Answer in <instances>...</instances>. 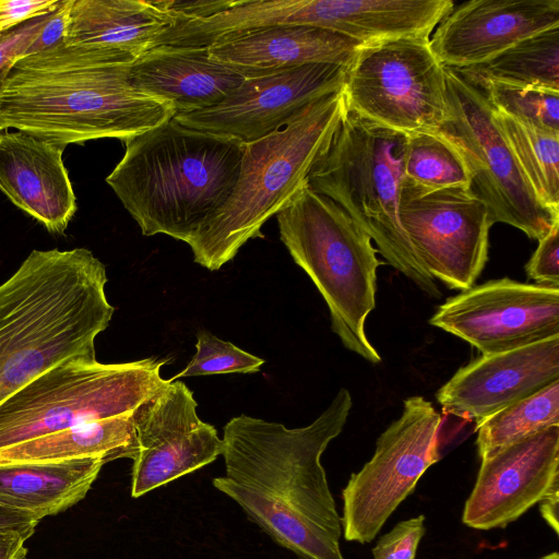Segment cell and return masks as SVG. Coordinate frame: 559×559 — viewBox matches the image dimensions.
I'll return each instance as SVG.
<instances>
[{
    "instance_id": "cell-1",
    "label": "cell",
    "mask_w": 559,
    "mask_h": 559,
    "mask_svg": "<svg viewBox=\"0 0 559 559\" xmlns=\"http://www.w3.org/2000/svg\"><path fill=\"white\" fill-rule=\"evenodd\" d=\"M352 405L342 388L306 427L288 429L243 414L224 427L225 475L213 478L214 488L299 559H345L342 516L321 456L342 432Z\"/></svg>"
},
{
    "instance_id": "cell-2",
    "label": "cell",
    "mask_w": 559,
    "mask_h": 559,
    "mask_svg": "<svg viewBox=\"0 0 559 559\" xmlns=\"http://www.w3.org/2000/svg\"><path fill=\"white\" fill-rule=\"evenodd\" d=\"M127 57L59 45L19 59L0 87V123L67 146L126 141L171 119L170 107L130 81Z\"/></svg>"
},
{
    "instance_id": "cell-3",
    "label": "cell",
    "mask_w": 559,
    "mask_h": 559,
    "mask_svg": "<svg viewBox=\"0 0 559 559\" xmlns=\"http://www.w3.org/2000/svg\"><path fill=\"white\" fill-rule=\"evenodd\" d=\"M105 264L86 248L33 250L0 284V403L74 356L96 357L115 308Z\"/></svg>"
},
{
    "instance_id": "cell-4",
    "label": "cell",
    "mask_w": 559,
    "mask_h": 559,
    "mask_svg": "<svg viewBox=\"0 0 559 559\" xmlns=\"http://www.w3.org/2000/svg\"><path fill=\"white\" fill-rule=\"evenodd\" d=\"M124 146L106 182L144 236L164 234L186 243L229 199L245 152L236 139L174 118Z\"/></svg>"
},
{
    "instance_id": "cell-5",
    "label": "cell",
    "mask_w": 559,
    "mask_h": 559,
    "mask_svg": "<svg viewBox=\"0 0 559 559\" xmlns=\"http://www.w3.org/2000/svg\"><path fill=\"white\" fill-rule=\"evenodd\" d=\"M343 87L305 106L275 132L243 144L241 170L227 202L188 242L194 262L210 271L233 260L263 224L308 181L346 112Z\"/></svg>"
},
{
    "instance_id": "cell-6",
    "label": "cell",
    "mask_w": 559,
    "mask_h": 559,
    "mask_svg": "<svg viewBox=\"0 0 559 559\" xmlns=\"http://www.w3.org/2000/svg\"><path fill=\"white\" fill-rule=\"evenodd\" d=\"M405 143V134L346 109L329 147L312 166L308 183L337 203L391 266L440 298L400 223Z\"/></svg>"
},
{
    "instance_id": "cell-7",
    "label": "cell",
    "mask_w": 559,
    "mask_h": 559,
    "mask_svg": "<svg viewBox=\"0 0 559 559\" xmlns=\"http://www.w3.org/2000/svg\"><path fill=\"white\" fill-rule=\"evenodd\" d=\"M275 216L282 242L328 305L332 331L347 349L379 364L381 357L365 332L376 307L380 264L370 237L308 181Z\"/></svg>"
},
{
    "instance_id": "cell-8",
    "label": "cell",
    "mask_w": 559,
    "mask_h": 559,
    "mask_svg": "<svg viewBox=\"0 0 559 559\" xmlns=\"http://www.w3.org/2000/svg\"><path fill=\"white\" fill-rule=\"evenodd\" d=\"M167 360L104 364L74 356L0 403V451L49 433L132 413L166 382Z\"/></svg>"
},
{
    "instance_id": "cell-9",
    "label": "cell",
    "mask_w": 559,
    "mask_h": 559,
    "mask_svg": "<svg viewBox=\"0 0 559 559\" xmlns=\"http://www.w3.org/2000/svg\"><path fill=\"white\" fill-rule=\"evenodd\" d=\"M348 110L405 135L449 121L444 66L429 38L401 37L360 45L345 69Z\"/></svg>"
},
{
    "instance_id": "cell-10",
    "label": "cell",
    "mask_w": 559,
    "mask_h": 559,
    "mask_svg": "<svg viewBox=\"0 0 559 559\" xmlns=\"http://www.w3.org/2000/svg\"><path fill=\"white\" fill-rule=\"evenodd\" d=\"M444 73L450 119L442 129L464 155L469 190L486 204L492 225L504 223L539 240L559 223V212L537 198L481 90L453 68Z\"/></svg>"
},
{
    "instance_id": "cell-11",
    "label": "cell",
    "mask_w": 559,
    "mask_h": 559,
    "mask_svg": "<svg viewBox=\"0 0 559 559\" xmlns=\"http://www.w3.org/2000/svg\"><path fill=\"white\" fill-rule=\"evenodd\" d=\"M441 423V415L423 396L404 401L402 415L380 435L372 457L343 489L347 542H372L423 474L440 460Z\"/></svg>"
},
{
    "instance_id": "cell-12",
    "label": "cell",
    "mask_w": 559,
    "mask_h": 559,
    "mask_svg": "<svg viewBox=\"0 0 559 559\" xmlns=\"http://www.w3.org/2000/svg\"><path fill=\"white\" fill-rule=\"evenodd\" d=\"M399 217L431 278L462 292L474 286L488 259L492 226L480 199L466 188L430 189L404 177Z\"/></svg>"
},
{
    "instance_id": "cell-13",
    "label": "cell",
    "mask_w": 559,
    "mask_h": 559,
    "mask_svg": "<svg viewBox=\"0 0 559 559\" xmlns=\"http://www.w3.org/2000/svg\"><path fill=\"white\" fill-rule=\"evenodd\" d=\"M429 323L481 355L528 346L559 335V287L489 281L447 299Z\"/></svg>"
},
{
    "instance_id": "cell-14",
    "label": "cell",
    "mask_w": 559,
    "mask_h": 559,
    "mask_svg": "<svg viewBox=\"0 0 559 559\" xmlns=\"http://www.w3.org/2000/svg\"><path fill=\"white\" fill-rule=\"evenodd\" d=\"M197 406L188 386L169 379L133 411V498L193 473L222 454L223 440L199 418Z\"/></svg>"
},
{
    "instance_id": "cell-15",
    "label": "cell",
    "mask_w": 559,
    "mask_h": 559,
    "mask_svg": "<svg viewBox=\"0 0 559 559\" xmlns=\"http://www.w3.org/2000/svg\"><path fill=\"white\" fill-rule=\"evenodd\" d=\"M345 69L341 64L312 63L245 79L217 106L173 118L187 128L248 144L278 130L314 99L341 90Z\"/></svg>"
},
{
    "instance_id": "cell-16",
    "label": "cell",
    "mask_w": 559,
    "mask_h": 559,
    "mask_svg": "<svg viewBox=\"0 0 559 559\" xmlns=\"http://www.w3.org/2000/svg\"><path fill=\"white\" fill-rule=\"evenodd\" d=\"M558 492L559 427H551L481 459L462 522L480 531L503 528Z\"/></svg>"
},
{
    "instance_id": "cell-17",
    "label": "cell",
    "mask_w": 559,
    "mask_h": 559,
    "mask_svg": "<svg viewBox=\"0 0 559 559\" xmlns=\"http://www.w3.org/2000/svg\"><path fill=\"white\" fill-rule=\"evenodd\" d=\"M559 380V335L516 349L481 355L437 392L447 414L477 424Z\"/></svg>"
},
{
    "instance_id": "cell-18",
    "label": "cell",
    "mask_w": 559,
    "mask_h": 559,
    "mask_svg": "<svg viewBox=\"0 0 559 559\" xmlns=\"http://www.w3.org/2000/svg\"><path fill=\"white\" fill-rule=\"evenodd\" d=\"M559 26V0H471L437 25L429 45L448 68L488 62L518 41Z\"/></svg>"
},
{
    "instance_id": "cell-19",
    "label": "cell",
    "mask_w": 559,
    "mask_h": 559,
    "mask_svg": "<svg viewBox=\"0 0 559 559\" xmlns=\"http://www.w3.org/2000/svg\"><path fill=\"white\" fill-rule=\"evenodd\" d=\"M66 147L17 130L0 136V190L55 234L67 229L78 210Z\"/></svg>"
},
{
    "instance_id": "cell-20",
    "label": "cell",
    "mask_w": 559,
    "mask_h": 559,
    "mask_svg": "<svg viewBox=\"0 0 559 559\" xmlns=\"http://www.w3.org/2000/svg\"><path fill=\"white\" fill-rule=\"evenodd\" d=\"M359 43L312 25H273L224 35L210 56L243 79H254L312 63L347 66Z\"/></svg>"
},
{
    "instance_id": "cell-21",
    "label": "cell",
    "mask_w": 559,
    "mask_h": 559,
    "mask_svg": "<svg viewBox=\"0 0 559 559\" xmlns=\"http://www.w3.org/2000/svg\"><path fill=\"white\" fill-rule=\"evenodd\" d=\"M243 80L214 60L209 47L157 46L130 67L132 85L167 104L174 116L217 106Z\"/></svg>"
},
{
    "instance_id": "cell-22",
    "label": "cell",
    "mask_w": 559,
    "mask_h": 559,
    "mask_svg": "<svg viewBox=\"0 0 559 559\" xmlns=\"http://www.w3.org/2000/svg\"><path fill=\"white\" fill-rule=\"evenodd\" d=\"M177 19L171 0H72L64 45L116 52L135 62Z\"/></svg>"
},
{
    "instance_id": "cell-23",
    "label": "cell",
    "mask_w": 559,
    "mask_h": 559,
    "mask_svg": "<svg viewBox=\"0 0 559 559\" xmlns=\"http://www.w3.org/2000/svg\"><path fill=\"white\" fill-rule=\"evenodd\" d=\"M106 462L86 457L61 462H1L0 507L41 520L81 501Z\"/></svg>"
},
{
    "instance_id": "cell-24",
    "label": "cell",
    "mask_w": 559,
    "mask_h": 559,
    "mask_svg": "<svg viewBox=\"0 0 559 559\" xmlns=\"http://www.w3.org/2000/svg\"><path fill=\"white\" fill-rule=\"evenodd\" d=\"M133 412L49 433L0 451L1 462H61L99 457L133 459Z\"/></svg>"
},
{
    "instance_id": "cell-25",
    "label": "cell",
    "mask_w": 559,
    "mask_h": 559,
    "mask_svg": "<svg viewBox=\"0 0 559 559\" xmlns=\"http://www.w3.org/2000/svg\"><path fill=\"white\" fill-rule=\"evenodd\" d=\"M466 74L496 82L559 92V26L531 35Z\"/></svg>"
},
{
    "instance_id": "cell-26",
    "label": "cell",
    "mask_w": 559,
    "mask_h": 559,
    "mask_svg": "<svg viewBox=\"0 0 559 559\" xmlns=\"http://www.w3.org/2000/svg\"><path fill=\"white\" fill-rule=\"evenodd\" d=\"M492 115L539 201L559 212V134L499 110Z\"/></svg>"
},
{
    "instance_id": "cell-27",
    "label": "cell",
    "mask_w": 559,
    "mask_h": 559,
    "mask_svg": "<svg viewBox=\"0 0 559 559\" xmlns=\"http://www.w3.org/2000/svg\"><path fill=\"white\" fill-rule=\"evenodd\" d=\"M551 427H559V380L478 423V455L484 459Z\"/></svg>"
},
{
    "instance_id": "cell-28",
    "label": "cell",
    "mask_w": 559,
    "mask_h": 559,
    "mask_svg": "<svg viewBox=\"0 0 559 559\" xmlns=\"http://www.w3.org/2000/svg\"><path fill=\"white\" fill-rule=\"evenodd\" d=\"M404 177L430 189L471 187L464 155L443 129L406 135Z\"/></svg>"
},
{
    "instance_id": "cell-29",
    "label": "cell",
    "mask_w": 559,
    "mask_h": 559,
    "mask_svg": "<svg viewBox=\"0 0 559 559\" xmlns=\"http://www.w3.org/2000/svg\"><path fill=\"white\" fill-rule=\"evenodd\" d=\"M457 71L481 90L492 109L559 134V92L509 85Z\"/></svg>"
},
{
    "instance_id": "cell-30",
    "label": "cell",
    "mask_w": 559,
    "mask_h": 559,
    "mask_svg": "<svg viewBox=\"0 0 559 559\" xmlns=\"http://www.w3.org/2000/svg\"><path fill=\"white\" fill-rule=\"evenodd\" d=\"M195 348L197 352L188 366L170 380L219 373H255L264 364L263 359L219 340L205 330L198 332Z\"/></svg>"
},
{
    "instance_id": "cell-31",
    "label": "cell",
    "mask_w": 559,
    "mask_h": 559,
    "mask_svg": "<svg viewBox=\"0 0 559 559\" xmlns=\"http://www.w3.org/2000/svg\"><path fill=\"white\" fill-rule=\"evenodd\" d=\"M425 533L424 515L399 522L378 539L372 548L373 559H415Z\"/></svg>"
},
{
    "instance_id": "cell-32",
    "label": "cell",
    "mask_w": 559,
    "mask_h": 559,
    "mask_svg": "<svg viewBox=\"0 0 559 559\" xmlns=\"http://www.w3.org/2000/svg\"><path fill=\"white\" fill-rule=\"evenodd\" d=\"M47 17L33 19L0 35V87L14 63L26 56Z\"/></svg>"
},
{
    "instance_id": "cell-33",
    "label": "cell",
    "mask_w": 559,
    "mask_h": 559,
    "mask_svg": "<svg viewBox=\"0 0 559 559\" xmlns=\"http://www.w3.org/2000/svg\"><path fill=\"white\" fill-rule=\"evenodd\" d=\"M528 278L537 284L559 287V223L538 240V246L525 265Z\"/></svg>"
},
{
    "instance_id": "cell-34",
    "label": "cell",
    "mask_w": 559,
    "mask_h": 559,
    "mask_svg": "<svg viewBox=\"0 0 559 559\" xmlns=\"http://www.w3.org/2000/svg\"><path fill=\"white\" fill-rule=\"evenodd\" d=\"M60 0H0V35L53 12Z\"/></svg>"
},
{
    "instance_id": "cell-35",
    "label": "cell",
    "mask_w": 559,
    "mask_h": 559,
    "mask_svg": "<svg viewBox=\"0 0 559 559\" xmlns=\"http://www.w3.org/2000/svg\"><path fill=\"white\" fill-rule=\"evenodd\" d=\"M71 1L60 0L57 9L48 14L47 21L28 48L26 56L64 44Z\"/></svg>"
},
{
    "instance_id": "cell-36",
    "label": "cell",
    "mask_w": 559,
    "mask_h": 559,
    "mask_svg": "<svg viewBox=\"0 0 559 559\" xmlns=\"http://www.w3.org/2000/svg\"><path fill=\"white\" fill-rule=\"evenodd\" d=\"M39 521L31 513L0 507V534L16 533L28 539Z\"/></svg>"
},
{
    "instance_id": "cell-37",
    "label": "cell",
    "mask_w": 559,
    "mask_h": 559,
    "mask_svg": "<svg viewBox=\"0 0 559 559\" xmlns=\"http://www.w3.org/2000/svg\"><path fill=\"white\" fill-rule=\"evenodd\" d=\"M26 540L21 534H0V559H23L27 554Z\"/></svg>"
},
{
    "instance_id": "cell-38",
    "label": "cell",
    "mask_w": 559,
    "mask_h": 559,
    "mask_svg": "<svg viewBox=\"0 0 559 559\" xmlns=\"http://www.w3.org/2000/svg\"><path fill=\"white\" fill-rule=\"evenodd\" d=\"M559 492L539 502V511L547 524L558 534Z\"/></svg>"
},
{
    "instance_id": "cell-39",
    "label": "cell",
    "mask_w": 559,
    "mask_h": 559,
    "mask_svg": "<svg viewBox=\"0 0 559 559\" xmlns=\"http://www.w3.org/2000/svg\"><path fill=\"white\" fill-rule=\"evenodd\" d=\"M538 559H559V554L557 551L547 554Z\"/></svg>"
},
{
    "instance_id": "cell-40",
    "label": "cell",
    "mask_w": 559,
    "mask_h": 559,
    "mask_svg": "<svg viewBox=\"0 0 559 559\" xmlns=\"http://www.w3.org/2000/svg\"><path fill=\"white\" fill-rule=\"evenodd\" d=\"M7 131H8V129H7L3 124H1V123H0V136H1L4 132H7Z\"/></svg>"
}]
</instances>
